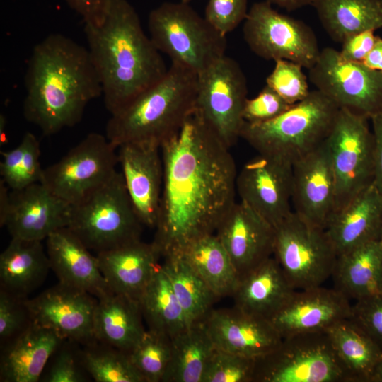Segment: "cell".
<instances>
[{
    "instance_id": "obj_10",
    "label": "cell",
    "mask_w": 382,
    "mask_h": 382,
    "mask_svg": "<svg viewBox=\"0 0 382 382\" xmlns=\"http://www.w3.org/2000/svg\"><path fill=\"white\" fill-rule=\"evenodd\" d=\"M243 35L250 50L265 60H288L308 70L320 53L317 37L308 25L279 13L265 1L250 8Z\"/></svg>"
},
{
    "instance_id": "obj_5",
    "label": "cell",
    "mask_w": 382,
    "mask_h": 382,
    "mask_svg": "<svg viewBox=\"0 0 382 382\" xmlns=\"http://www.w3.org/2000/svg\"><path fill=\"white\" fill-rule=\"evenodd\" d=\"M340 108L318 90L270 121L244 122L241 138L259 154L293 164L322 144L328 137Z\"/></svg>"
},
{
    "instance_id": "obj_9",
    "label": "cell",
    "mask_w": 382,
    "mask_h": 382,
    "mask_svg": "<svg viewBox=\"0 0 382 382\" xmlns=\"http://www.w3.org/2000/svg\"><path fill=\"white\" fill-rule=\"evenodd\" d=\"M275 230L273 255L296 290L322 286L332 276L338 255L324 228L293 211Z\"/></svg>"
},
{
    "instance_id": "obj_34",
    "label": "cell",
    "mask_w": 382,
    "mask_h": 382,
    "mask_svg": "<svg viewBox=\"0 0 382 382\" xmlns=\"http://www.w3.org/2000/svg\"><path fill=\"white\" fill-rule=\"evenodd\" d=\"M148 326L171 340L190 324L161 265H158L139 301Z\"/></svg>"
},
{
    "instance_id": "obj_21",
    "label": "cell",
    "mask_w": 382,
    "mask_h": 382,
    "mask_svg": "<svg viewBox=\"0 0 382 382\" xmlns=\"http://www.w3.org/2000/svg\"><path fill=\"white\" fill-rule=\"evenodd\" d=\"M71 205L41 183L10 192L5 221L11 238L42 241L54 231L67 227Z\"/></svg>"
},
{
    "instance_id": "obj_14",
    "label": "cell",
    "mask_w": 382,
    "mask_h": 382,
    "mask_svg": "<svg viewBox=\"0 0 382 382\" xmlns=\"http://www.w3.org/2000/svg\"><path fill=\"white\" fill-rule=\"evenodd\" d=\"M308 79L340 109L369 120L382 110V72L345 60L332 47L320 50Z\"/></svg>"
},
{
    "instance_id": "obj_53",
    "label": "cell",
    "mask_w": 382,
    "mask_h": 382,
    "mask_svg": "<svg viewBox=\"0 0 382 382\" xmlns=\"http://www.w3.org/2000/svg\"><path fill=\"white\" fill-rule=\"evenodd\" d=\"M370 382H382V359L376 365Z\"/></svg>"
},
{
    "instance_id": "obj_7",
    "label": "cell",
    "mask_w": 382,
    "mask_h": 382,
    "mask_svg": "<svg viewBox=\"0 0 382 382\" xmlns=\"http://www.w3.org/2000/svg\"><path fill=\"white\" fill-rule=\"evenodd\" d=\"M144 225L132 204L121 172L71 205L68 228L96 253L141 240Z\"/></svg>"
},
{
    "instance_id": "obj_55",
    "label": "cell",
    "mask_w": 382,
    "mask_h": 382,
    "mask_svg": "<svg viewBox=\"0 0 382 382\" xmlns=\"http://www.w3.org/2000/svg\"><path fill=\"white\" fill-rule=\"evenodd\" d=\"M192 0H180V1L189 4Z\"/></svg>"
},
{
    "instance_id": "obj_1",
    "label": "cell",
    "mask_w": 382,
    "mask_h": 382,
    "mask_svg": "<svg viewBox=\"0 0 382 382\" xmlns=\"http://www.w3.org/2000/svg\"><path fill=\"white\" fill-rule=\"evenodd\" d=\"M161 153L163 180L153 243L165 257L215 233L236 203L238 173L230 149L195 110L162 143Z\"/></svg>"
},
{
    "instance_id": "obj_32",
    "label": "cell",
    "mask_w": 382,
    "mask_h": 382,
    "mask_svg": "<svg viewBox=\"0 0 382 382\" xmlns=\"http://www.w3.org/2000/svg\"><path fill=\"white\" fill-rule=\"evenodd\" d=\"M346 373L347 382H370L382 351L350 318L326 330Z\"/></svg>"
},
{
    "instance_id": "obj_52",
    "label": "cell",
    "mask_w": 382,
    "mask_h": 382,
    "mask_svg": "<svg viewBox=\"0 0 382 382\" xmlns=\"http://www.w3.org/2000/svg\"><path fill=\"white\" fill-rule=\"evenodd\" d=\"M287 11H293L304 6H311L313 0H264Z\"/></svg>"
},
{
    "instance_id": "obj_27",
    "label": "cell",
    "mask_w": 382,
    "mask_h": 382,
    "mask_svg": "<svg viewBox=\"0 0 382 382\" xmlns=\"http://www.w3.org/2000/svg\"><path fill=\"white\" fill-rule=\"evenodd\" d=\"M296 291L272 256L239 279L232 297L242 311L270 320Z\"/></svg>"
},
{
    "instance_id": "obj_48",
    "label": "cell",
    "mask_w": 382,
    "mask_h": 382,
    "mask_svg": "<svg viewBox=\"0 0 382 382\" xmlns=\"http://www.w3.org/2000/svg\"><path fill=\"white\" fill-rule=\"evenodd\" d=\"M84 24H98L105 15L110 0H65Z\"/></svg>"
},
{
    "instance_id": "obj_31",
    "label": "cell",
    "mask_w": 382,
    "mask_h": 382,
    "mask_svg": "<svg viewBox=\"0 0 382 382\" xmlns=\"http://www.w3.org/2000/svg\"><path fill=\"white\" fill-rule=\"evenodd\" d=\"M323 28L342 43L347 37L382 28V0H313Z\"/></svg>"
},
{
    "instance_id": "obj_4",
    "label": "cell",
    "mask_w": 382,
    "mask_h": 382,
    "mask_svg": "<svg viewBox=\"0 0 382 382\" xmlns=\"http://www.w3.org/2000/svg\"><path fill=\"white\" fill-rule=\"evenodd\" d=\"M197 74L171 63L165 76L111 115L105 136L117 148L127 142L161 145L195 110Z\"/></svg>"
},
{
    "instance_id": "obj_8",
    "label": "cell",
    "mask_w": 382,
    "mask_h": 382,
    "mask_svg": "<svg viewBox=\"0 0 382 382\" xmlns=\"http://www.w3.org/2000/svg\"><path fill=\"white\" fill-rule=\"evenodd\" d=\"M253 382H347L326 331L282 338L272 352L256 359Z\"/></svg>"
},
{
    "instance_id": "obj_6",
    "label": "cell",
    "mask_w": 382,
    "mask_h": 382,
    "mask_svg": "<svg viewBox=\"0 0 382 382\" xmlns=\"http://www.w3.org/2000/svg\"><path fill=\"white\" fill-rule=\"evenodd\" d=\"M148 28L161 53L197 75L226 55V36L187 3L164 2L154 8Z\"/></svg>"
},
{
    "instance_id": "obj_42",
    "label": "cell",
    "mask_w": 382,
    "mask_h": 382,
    "mask_svg": "<svg viewBox=\"0 0 382 382\" xmlns=\"http://www.w3.org/2000/svg\"><path fill=\"white\" fill-rule=\"evenodd\" d=\"M272 71L266 79V85L275 91L290 105L306 98L311 91L303 66L291 61L274 62Z\"/></svg>"
},
{
    "instance_id": "obj_40",
    "label": "cell",
    "mask_w": 382,
    "mask_h": 382,
    "mask_svg": "<svg viewBox=\"0 0 382 382\" xmlns=\"http://www.w3.org/2000/svg\"><path fill=\"white\" fill-rule=\"evenodd\" d=\"M79 344L63 340L51 355L40 381L85 382L91 376L82 360Z\"/></svg>"
},
{
    "instance_id": "obj_37",
    "label": "cell",
    "mask_w": 382,
    "mask_h": 382,
    "mask_svg": "<svg viewBox=\"0 0 382 382\" xmlns=\"http://www.w3.org/2000/svg\"><path fill=\"white\" fill-rule=\"evenodd\" d=\"M1 155V180L10 190H18L41 182L44 168L40 161V142L33 133L26 132L16 147Z\"/></svg>"
},
{
    "instance_id": "obj_44",
    "label": "cell",
    "mask_w": 382,
    "mask_h": 382,
    "mask_svg": "<svg viewBox=\"0 0 382 382\" xmlns=\"http://www.w3.org/2000/svg\"><path fill=\"white\" fill-rule=\"evenodd\" d=\"M248 13V0H208L204 17L226 36L245 21Z\"/></svg>"
},
{
    "instance_id": "obj_47",
    "label": "cell",
    "mask_w": 382,
    "mask_h": 382,
    "mask_svg": "<svg viewBox=\"0 0 382 382\" xmlns=\"http://www.w3.org/2000/svg\"><path fill=\"white\" fill-rule=\"evenodd\" d=\"M374 32L367 30L345 39L339 51L341 57L349 62L363 63L377 39Z\"/></svg>"
},
{
    "instance_id": "obj_30",
    "label": "cell",
    "mask_w": 382,
    "mask_h": 382,
    "mask_svg": "<svg viewBox=\"0 0 382 382\" xmlns=\"http://www.w3.org/2000/svg\"><path fill=\"white\" fill-rule=\"evenodd\" d=\"M332 277L335 288L348 299L382 295V238L339 255Z\"/></svg>"
},
{
    "instance_id": "obj_12",
    "label": "cell",
    "mask_w": 382,
    "mask_h": 382,
    "mask_svg": "<svg viewBox=\"0 0 382 382\" xmlns=\"http://www.w3.org/2000/svg\"><path fill=\"white\" fill-rule=\"evenodd\" d=\"M247 95L241 67L226 55L197 75L195 111L228 149L241 138Z\"/></svg>"
},
{
    "instance_id": "obj_11",
    "label": "cell",
    "mask_w": 382,
    "mask_h": 382,
    "mask_svg": "<svg viewBox=\"0 0 382 382\" xmlns=\"http://www.w3.org/2000/svg\"><path fill=\"white\" fill-rule=\"evenodd\" d=\"M369 120L340 109L325 139L336 181L335 212L374 183V136Z\"/></svg>"
},
{
    "instance_id": "obj_39",
    "label": "cell",
    "mask_w": 382,
    "mask_h": 382,
    "mask_svg": "<svg viewBox=\"0 0 382 382\" xmlns=\"http://www.w3.org/2000/svg\"><path fill=\"white\" fill-rule=\"evenodd\" d=\"M171 353L172 340L147 329L129 356L144 382H162Z\"/></svg>"
},
{
    "instance_id": "obj_54",
    "label": "cell",
    "mask_w": 382,
    "mask_h": 382,
    "mask_svg": "<svg viewBox=\"0 0 382 382\" xmlns=\"http://www.w3.org/2000/svg\"><path fill=\"white\" fill-rule=\"evenodd\" d=\"M6 120L5 115L3 114H1L0 115V143L1 146L5 143L6 139Z\"/></svg>"
},
{
    "instance_id": "obj_50",
    "label": "cell",
    "mask_w": 382,
    "mask_h": 382,
    "mask_svg": "<svg viewBox=\"0 0 382 382\" xmlns=\"http://www.w3.org/2000/svg\"><path fill=\"white\" fill-rule=\"evenodd\" d=\"M362 64L372 70L382 72V37H377L372 49Z\"/></svg>"
},
{
    "instance_id": "obj_46",
    "label": "cell",
    "mask_w": 382,
    "mask_h": 382,
    "mask_svg": "<svg viewBox=\"0 0 382 382\" xmlns=\"http://www.w3.org/2000/svg\"><path fill=\"white\" fill-rule=\"evenodd\" d=\"M350 318L382 351V295L356 301Z\"/></svg>"
},
{
    "instance_id": "obj_41",
    "label": "cell",
    "mask_w": 382,
    "mask_h": 382,
    "mask_svg": "<svg viewBox=\"0 0 382 382\" xmlns=\"http://www.w3.org/2000/svg\"><path fill=\"white\" fill-rule=\"evenodd\" d=\"M256 359L215 348L202 382H253Z\"/></svg>"
},
{
    "instance_id": "obj_16",
    "label": "cell",
    "mask_w": 382,
    "mask_h": 382,
    "mask_svg": "<svg viewBox=\"0 0 382 382\" xmlns=\"http://www.w3.org/2000/svg\"><path fill=\"white\" fill-rule=\"evenodd\" d=\"M33 322L82 346L95 342L93 323L98 299L88 292L59 282L27 299Z\"/></svg>"
},
{
    "instance_id": "obj_3",
    "label": "cell",
    "mask_w": 382,
    "mask_h": 382,
    "mask_svg": "<svg viewBox=\"0 0 382 382\" xmlns=\"http://www.w3.org/2000/svg\"><path fill=\"white\" fill-rule=\"evenodd\" d=\"M105 108L115 114L166 74L168 69L137 12L127 0H110L103 20L84 24Z\"/></svg>"
},
{
    "instance_id": "obj_36",
    "label": "cell",
    "mask_w": 382,
    "mask_h": 382,
    "mask_svg": "<svg viewBox=\"0 0 382 382\" xmlns=\"http://www.w3.org/2000/svg\"><path fill=\"white\" fill-rule=\"evenodd\" d=\"M163 258L161 266L190 325L203 321L218 298L180 255H169Z\"/></svg>"
},
{
    "instance_id": "obj_38",
    "label": "cell",
    "mask_w": 382,
    "mask_h": 382,
    "mask_svg": "<svg viewBox=\"0 0 382 382\" xmlns=\"http://www.w3.org/2000/svg\"><path fill=\"white\" fill-rule=\"evenodd\" d=\"M83 365L96 382H144L129 354L95 341L83 346Z\"/></svg>"
},
{
    "instance_id": "obj_2",
    "label": "cell",
    "mask_w": 382,
    "mask_h": 382,
    "mask_svg": "<svg viewBox=\"0 0 382 382\" xmlns=\"http://www.w3.org/2000/svg\"><path fill=\"white\" fill-rule=\"evenodd\" d=\"M24 82L23 115L45 136L78 124L87 105L102 96L88 48L59 33L34 47Z\"/></svg>"
},
{
    "instance_id": "obj_33",
    "label": "cell",
    "mask_w": 382,
    "mask_h": 382,
    "mask_svg": "<svg viewBox=\"0 0 382 382\" xmlns=\"http://www.w3.org/2000/svg\"><path fill=\"white\" fill-rule=\"evenodd\" d=\"M179 255L218 299L232 296L239 277L228 254L215 233L194 240Z\"/></svg>"
},
{
    "instance_id": "obj_29",
    "label": "cell",
    "mask_w": 382,
    "mask_h": 382,
    "mask_svg": "<svg viewBox=\"0 0 382 382\" xmlns=\"http://www.w3.org/2000/svg\"><path fill=\"white\" fill-rule=\"evenodd\" d=\"M42 241L11 238L0 255V289L28 298L51 270Z\"/></svg>"
},
{
    "instance_id": "obj_15",
    "label": "cell",
    "mask_w": 382,
    "mask_h": 382,
    "mask_svg": "<svg viewBox=\"0 0 382 382\" xmlns=\"http://www.w3.org/2000/svg\"><path fill=\"white\" fill-rule=\"evenodd\" d=\"M236 192L242 202L276 228L293 212L292 164L258 154L238 173Z\"/></svg>"
},
{
    "instance_id": "obj_49",
    "label": "cell",
    "mask_w": 382,
    "mask_h": 382,
    "mask_svg": "<svg viewBox=\"0 0 382 382\" xmlns=\"http://www.w3.org/2000/svg\"><path fill=\"white\" fill-rule=\"evenodd\" d=\"M370 120L374 136V184L382 193V110L374 115Z\"/></svg>"
},
{
    "instance_id": "obj_13",
    "label": "cell",
    "mask_w": 382,
    "mask_h": 382,
    "mask_svg": "<svg viewBox=\"0 0 382 382\" xmlns=\"http://www.w3.org/2000/svg\"><path fill=\"white\" fill-rule=\"evenodd\" d=\"M117 149L105 135L91 132L58 161L44 168L40 183L57 197L74 205L116 173Z\"/></svg>"
},
{
    "instance_id": "obj_43",
    "label": "cell",
    "mask_w": 382,
    "mask_h": 382,
    "mask_svg": "<svg viewBox=\"0 0 382 382\" xmlns=\"http://www.w3.org/2000/svg\"><path fill=\"white\" fill-rule=\"evenodd\" d=\"M27 299L0 289V347L18 337L33 324Z\"/></svg>"
},
{
    "instance_id": "obj_35",
    "label": "cell",
    "mask_w": 382,
    "mask_h": 382,
    "mask_svg": "<svg viewBox=\"0 0 382 382\" xmlns=\"http://www.w3.org/2000/svg\"><path fill=\"white\" fill-rule=\"evenodd\" d=\"M215 347L203 321L172 339L171 359L162 382H202Z\"/></svg>"
},
{
    "instance_id": "obj_17",
    "label": "cell",
    "mask_w": 382,
    "mask_h": 382,
    "mask_svg": "<svg viewBox=\"0 0 382 382\" xmlns=\"http://www.w3.org/2000/svg\"><path fill=\"white\" fill-rule=\"evenodd\" d=\"M215 234L228 254L239 279L274 254L275 228L241 201L230 209Z\"/></svg>"
},
{
    "instance_id": "obj_45",
    "label": "cell",
    "mask_w": 382,
    "mask_h": 382,
    "mask_svg": "<svg viewBox=\"0 0 382 382\" xmlns=\"http://www.w3.org/2000/svg\"><path fill=\"white\" fill-rule=\"evenodd\" d=\"M291 105L272 88L265 85L253 98H247L243 118L245 122L257 124L265 122L278 117Z\"/></svg>"
},
{
    "instance_id": "obj_23",
    "label": "cell",
    "mask_w": 382,
    "mask_h": 382,
    "mask_svg": "<svg viewBox=\"0 0 382 382\" xmlns=\"http://www.w3.org/2000/svg\"><path fill=\"white\" fill-rule=\"evenodd\" d=\"M45 240L50 268L59 282L84 290L98 299L111 292L97 256L68 227L54 231Z\"/></svg>"
},
{
    "instance_id": "obj_26",
    "label": "cell",
    "mask_w": 382,
    "mask_h": 382,
    "mask_svg": "<svg viewBox=\"0 0 382 382\" xmlns=\"http://www.w3.org/2000/svg\"><path fill=\"white\" fill-rule=\"evenodd\" d=\"M62 339L54 330L33 324L1 347V382H38Z\"/></svg>"
},
{
    "instance_id": "obj_18",
    "label": "cell",
    "mask_w": 382,
    "mask_h": 382,
    "mask_svg": "<svg viewBox=\"0 0 382 382\" xmlns=\"http://www.w3.org/2000/svg\"><path fill=\"white\" fill-rule=\"evenodd\" d=\"M291 204L306 221L325 228L336 210V181L326 141L292 164Z\"/></svg>"
},
{
    "instance_id": "obj_51",
    "label": "cell",
    "mask_w": 382,
    "mask_h": 382,
    "mask_svg": "<svg viewBox=\"0 0 382 382\" xmlns=\"http://www.w3.org/2000/svg\"><path fill=\"white\" fill-rule=\"evenodd\" d=\"M10 192L11 190L0 180V226H4L5 221L10 207Z\"/></svg>"
},
{
    "instance_id": "obj_19",
    "label": "cell",
    "mask_w": 382,
    "mask_h": 382,
    "mask_svg": "<svg viewBox=\"0 0 382 382\" xmlns=\"http://www.w3.org/2000/svg\"><path fill=\"white\" fill-rule=\"evenodd\" d=\"M117 149L121 173L137 215L144 226L155 228L163 180L161 146L127 142Z\"/></svg>"
},
{
    "instance_id": "obj_24",
    "label": "cell",
    "mask_w": 382,
    "mask_h": 382,
    "mask_svg": "<svg viewBox=\"0 0 382 382\" xmlns=\"http://www.w3.org/2000/svg\"><path fill=\"white\" fill-rule=\"evenodd\" d=\"M325 229L338 256L382 238V193L373 183L337 210Z\"/></svg>"
},
{
    "instance_id": "obj_20",
    "label": "cell",
    "mask_w": 382,
    "mask_h": 382,
    "mask_svg": "<svg viewBox=\"0 0 382 382\" xmlns=\"http://www.w3.org/2000/svg\"><path fill=\"white\" fill-rule=\"evenodd\" d=\"M215 348L257 359L274 350L282 337L270 320L233 308L212 309L203 320Z\"/></svg>"
},
{
    "instance_id": "obj_22",
    "label": "cell",
    "mask_w": 382,
    "mask_h": 382,
    "mask_svg": "<svg viewBox=\"0 0 382 382\" xmlns=\"http://www.w3.org/2000/svg\"><path fill=\"white\" fill-rule=\"evenodd\" d=\"M349 299L336 288L322 286L296 291L270 320L283 337L295 334L326 331L350 317Z\"/></svg>"
},
{
    "instance_id": "obj_28",
    "label": "cell",
    "mask_w": 382,
    "mask_h": 382,
    "mask_svg": "<svg viewBox=\"0 0 382 382\" xmlns=\"http://www.w3.org/2000/svg\"><path fill=\"white\" fill-rule=\"evenodd\" d=\"M143 319L138 301L110 292L98 299L93 323L95 340L129 354L146 330Z\"/></svg>"
},
{
    "instance_id": "obj_25",
    "label": "cell",
    "mask_w": 382,
    "mask_h": 382,
    "mask_svg": "<svg viewBox=\"0 0 382 382\" xmlns=\"http://www.w3.org/2000/svg\"><path fill=\"white\" fill-rule=\"evenodd\" d=\"M110 291L139 301L158 267L155 245L141 240L96 255Z\"/></svg>"
}]
</instances>
